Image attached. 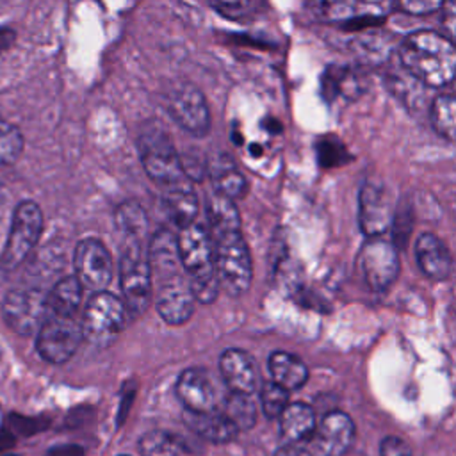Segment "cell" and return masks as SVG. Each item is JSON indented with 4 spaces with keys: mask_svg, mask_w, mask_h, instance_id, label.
<instances>
[{
    "mask_svg": "<svg viewBox=\"0 0 456 456\" xmlns=\"http://www.w3.org/2000/svg\"><path fill=\"white\" fill-rule=\"evenodd\" d=\"M146 256L159 315L171 326L183 324L191 319L196 299L180 264L176 235L169 230H159L150 242Z\"/></svg>",
    "mask_w": 456,
    "mask_h": 456,
    "instance_id": "1",
    "label": "cell"
},
{
    "mask_svg": "<svg viewBox=\"0 0 456 456\" xmlns=\"http://www.w3.org/2000/svg\"><path fill=\"white\" fill-rule=\"evenodd\" d=\"M399 62L422 86L442 87L454 78L456 50L445 36L435 30H417L399 45Z\"/></svg>",
    "mask_w": 456,
    "mask_h": 456,
    "instance_id": "2",
    "label": "cell"
},
{
    "mask_svg": "<svg viewBox=\"0 0 456 456\" xmlns=\"http://www.w3.org/2000/svg\"><path fill=\"white\" fill-rule=\"evenodd\" d=\"M176 248L194 299L203 305L214 303L221 287L214 267V244L208 230L198 223L178 230Z\"/></svg>",
    "mask_w": 456,
    "mask_h": 456,
    "instance_id": "3",
    "label": "cell"
},
{
    "mask_svg": "<svg viewBox=\"0 0 456 456\" xmlns=\"http://www.w3.org/2000/svg\"><path fill=\"white\" fill-rule=\"evenodd\" d=\"M214 244V267L221 290L232 297L242 296L253 278V264L248 242L240 230L210 233Z\"/></svg>",
    "mask_w": 456,
    "mask_h": 456,
    "instance_id": "4",
    "label": "cell"
},
{
    "mask_svg": "<svg viewBox=\"0 0 456 456\" xmlns=\"http://www.w3.org/2000/svg\"><path fill=\"white\" fill-rule=\"evenodd\" d=\"M139 153L146 175L160 189L189 180L182 169L180 155L160 123L153 121L142 126L139 135Z\"/></svg>",
    "mask_w": 456,
    "mask_h": 456,
    "instance_id": "5",
    "label": "cell"
},
{
    "mask_svg": "<svg viewBox=\"0 0 456 456\" xmlns=\"http://www.w3.org/2000/svg\"><path fill=\"white\" fill-rule=\"evenodd\" d=\"M119 287L123 305L132 315H141L148 310L153 299L151 273L148 256L142 253L141 240H126L119 258Z\"/></svg>",
    "mask_w": 456,
    "mask_h": 456,
    "instance_id": "6",
    "label": "cell"
},
{
    "mask_svg": "<svg viewBox=\"0 0 456 456\" xmlns=\"http://www.w3.org/2000/svg\"><path fill=\"white\" fill-rule=\"evenodd\" d=\"M128 322V312L123 301L109 290L94 292L86 305L80 322L82 337L94 346H109Z\"/></svg>",
    "mask_w": 456,
    "mask_h": 456,
    "instance_id": "7",
    "label": "cell"
},
{
    "mask_svg": "<svg viewBox=\"0 0 456 456\" xmlns=\"http://www.w3.org/2000/svg\"><path fill=\"white\" fill-rule=\"evenodd\" d=\"M43 232V212L37 203L25 200L14 208L9 237L0 256L4 269H16L36 248Z\"/></svg>",
    "mask_w": 456,
    "mask_h": 456,
    "instance_id": "8",
    "label": "cell"
},
{
    "mask_svg": "<svg viewBox=\"0 0 456 456\" xmlns=\"http://www.w3.org/2000/svg\"><path fill=\"white\" fill-rule=\"evenodd\" d=\"M5 322L20 335H34L48 317L46 294L41 289H12L2 301Z\"/></svg>",
    "mask_w": 456,
    "mask_h": 456,
    "instance_id": "9",
    "label": "cell"
},
{
    "mask_svg": "<svg viewBox=\"0 0 456 456\" xmlns=\"http://www.w3.org/2000/svg\"><path fill=\"white\" fill-rule=\"evenodd\" d=\"M358 269L372 290H387L399 274L397 248L394 242H388L383 237L369 239L360 249Z\"/></svg>",
    "mask_w": 456,
    "mask_h": 456,
    "instance_id": "10",
    "label": "cell"
},
{
    "mask_svg": "<svg viewBox=\"0 0 456 456\" xmlns=\"http://www.w3.org/2000/svg\"><path fill=\"white\" fill-rule=\"evenodd\" d=\"M82 328L73 317L48 315L37 331L36 347L50 363L68 362L82 342Z\"/></svg>",
    "mask_w": 456,
    "mask_h": 456,
    "instance_id": "11",
    "label": "cell"
},
{
    "mask_svg": "<svg viewBox=\"0 0 456 456\" xmlns=\"http://www.w3.org/2000/svg\"><path fill=\"white\" fill-rule=\"evenodd\" d=\"M75 278L91 292H102L112 280V256L98 239H84L77 244L73 255Z\"/></svg>",
    "mask_w": 456,
    "mask_h": 456,
    "instance_id": "12",
    "label": "cell"
},
{
    "mask_svg": "<svg viewBox=\"0 0 456 456\" xmlns=\"http://www.w3.org/2000/svg\"><path fill=\"white\" fill-rule=\"evenodd\" d=\"M171 118L189 134L200 137L210 128V112L203 93L192 84H180L167 94Z\"/></svg>",
    "mask_w": 456,
    "mask_h": 456,
    "instance_id": "13",
    "label": "cell"
},
{
    "mask_svg": "<svg viewBox=\"0 0 456 456\" xmlns=\"http://www.w3.org/2000/svg\"><path fill=\"white\" fill-rule=\"evenodd\" d=\"M394 208L388 191L383 183L367 180L358 194V224L372 239L381 237L392 224Z\"/></svg>",
    "mask_w": 456,
    "mask_h": 456,
    "instance_id": "14",
    "label": "cell"
},
{
    "mask_svg": "<svg viewBox=\"0 0 456 456\" xmlns=\"http://www.w3.org/2000/svg\"><path fill=\"white\" fill-rule=\"evenodd\" d=\"M176 395L187 411H214L216 410V385L205 369H185L176 381Z\"/></svg>",
    "mask_w": 456,
    "mask_h": 456,
    "instance_id": "15",
    "label": "cell"
},
{
    "mask_svg": "<svg viewBox=\"0 0 456 456\" xmlns=\"http://www.w3.org/2000/svg\"><path fill=\"white\" fill-rule=\"evenodd\" d=\"M219 370L230 392L251 395L256 390L258 369L246 351L226 349L219 358Z\"/></svg>",
    "mask_w": 456,
    "mask_h": 456,
    "instance_id": "16",
    "label": "cell"
},
{
    "mask_svg": "<svg viewBox=\"0 0 456 456\" xmlns=\"http://www.w3.org/2000/svg\"><path fill=\"white\" fill-rule=\"evenodd\" d=\"M415 258L424 273L431 280H445L452 269V258L445 242L435 233H422L415 242Z\"/></svg>",
    "mask_w": 456,
    "mask_h": 456,
    "instance_id": "17",
    "label": "cell"
},
{
    "mask_svg": "<svg viewBox=\"0 0 456 456\" xmlns=\"http://www.w3.org/2000/svg\"><path fill=\"white\" fill-rule=\"evenodd\" d=\"M321 449L328 456L344 454L354 440V424L344 411H330L322 417L317 435Z\"/></svg>",
    "mask_w": 456,
    "mask_h": 456,
    "instance_id": "18",
    "label": "cell"
},
{
    "mask_svg": "<svg viewBox=\"0 0 456 456\" xmlns=\"http://www.w3.org/2000/svg\"><path fill=\"white\" fill-rule=\"evenodd\" d=\"M322 94L326 102L356 100L365 89V78L362 71L349 66H330L322 75Z\"/></svg>",
    "mask_w": 456,
    "mask_h": 456,
    "instance_id": "19",
    "label": "cell"
},
{
    "mask_svg": "<svg viewBox=\"0 0 456 456\" xmlns=\"http://www.w3.org/2000/svg\"><path fill=\"white\" fill-rule=\"evenodd\" d=\"M162 201L178 230L196 223L198 196L191 180L178 182L162 189Z\"/></svg>",
    "mask_w": 456,
    "mask_h": 456,
    "instance_id": "20",
    "label": "cell"
},
{
    "mask_svg": "<svg viewBox=\"0 0 456 456\" xmlns=\"http://www.w3.org/2000/svg\"><path fill=\"white\" fill-rule=\"evenodd\" d=\"M207 171L210 173L216 194L224 196L232 201L246 194V189H248L246 176L242 175V171L237 167V164L230 155L219 153L217 157H214Z\"/></svg>",
    "mask_w": 456,
    "mask_h": 456,
    "instance_id": "21",
    "label": "cell"
},
{
    "mask_svg": "<svg viewBox=\"0 0 456 456\" xmlns=\"http://www.w3.org/2000/svg\"><path fill=\"white\" fill-rule=\"evenodd\" d=\"M183 422L191 431L212 444H226L237 436V428L221 411H183Z\"/></svg>",
    "mask_w": 456,
    "mask_h": 456,
    "instance_id": "22",
    "label": "cell"
},
{
    "mask_svg": "<svg viewBox=\"0 0 456 456\" xmlns=\"http://www.w3.org/2000/svg\"><path fill=\"white\" fill-rule=\"evenodd\" d=\"M269 372L273 383L287 392L301 388L308 379V369L301 358L287 351H274L269 356Z\"/></svg>",
    "mask_w": 456,
    "mask_h": 456,
    "instance_id": "23",
    "label": "cell"
},
{
    "mask_svg": "<svg viewBox=\"0 0 456 456\" xmlns=\"http://www.w3.org/2000/svg\"><path fill=\"white\" fill-rule=\"evenodd\" d=\"M280 429L290 444L310 440L315 431V413L305 403H290L280 415Z\"/></svg>",
    "mask_w": 456,
    "mask_h": 456,
    "instance_id": "24",
    "label": "cell"
},
{
    "mask_svg": "<svg viewBox=\"0 0 456 456\" xmlns=\"http://www.w3.org/2000/svg\"><path fill=\"white\" fill-rule=\"evenodd\" d=\"M82 285L75 276L61 278L50 292H46L48 315L73 317L82 301Z\"/></svg>",
    "mask_w": 456,
    "mask_h": 456,
    "instance_id": "25",
    "label": "cell"
},
{
    "mask_svg": "<svg viewBox=\"0 0 456 456\" xmlns=\"http://www.w3.org/2000/svg\"><path fill=\"white\" fill-rule=\"evenodd\" d=\"M114 224L128 240H141L148 228V217L137 201L126 200L118 205L114 212Z\"/></svg>",
    "mask_w": 456,
    "mask_h": 456,
    "instance_id": "26",
    "label": "cell"
},
{
    "mask_svg": "<svg viewBox=\"0 0 456 456\" xmlns=\"http://www.w3.org/2000/svg\"><path fill=\"white\" fill-rule=\"evenodd\" d=\"M207 217L210 230L208 233H219L228 230H240V216L235 207V201L214 194L207 207Z\"/></svg>",
    "mask_w": 456,
    "mask_h": 456,
    "instance_id": "27",
    "label": "cell"
},
{
    "mask_svg": "<svg viewBox=\"0 0 456 456\" xmlns=\"http://www.w3.org/2000/svg\"><path fill=\"white\" fill-rule=\"evenodd\" d=\"M221 413L237 428V431L249 429L256 422V406L251 395L246 394L230 392L224 401V410Z\"/></svg>",
    "mask_w": 456,
    "mask_h": 456,
    "instance_id": "28",
    "label": "cell"
},
{
    "mask_svg": "<svg viewBox=\"0 0 456 456\" xmlns=\"http://www.w3.org/2000/svg\"><path fill=\"white\" fill-rule=\"evenodd\" d=\"M454 114H456V102L452 94H440L433 100L431 125L435 132L444 139H447L449 142L454 141V134H456Z\"/></svg>",
    "mask_w": 456,
    "mask_h": 456,
    "instance_id": "29",
    "label": "cell"
},
{
    "mask_svg": "<svg viewBox=\"0 0 456 456\" xmlns=\"http://www.w3.org/2000/svg\"><path fill=\"white\" fill-rule=\"evenodd\" d=\"M142 456H178L183 451L182 442L167 431H150L139 442Z\"/></svg>",
    "mask_w": 456,
    "mask_h": 456,
    "instance_id": "30",
    "label": "cell"
},
{
    "mask_svg": "<svg viewBox=\"0 0 456 456\" xmlns=\"http://www.w3.org/2000/svg\"><path fill=\"white\" fill-rule=\"evenodd\" d=\"M23 151V135L20 128L0 119V169L14 164Z\"/></svg>",
    "mask_w": 456,
    "mask_h": 456,
    "instance_id": "31",
    "label": "cell"
},
{
    "mask_svg": "<svg viewBox=\"0 0 456 456\" xmlns=\"http://www.w3.org/2000/svg\"><path fill=\"white\" fill-rule=\"evenodd\" d=\"M260 404L267 419H276L281 415V411L289 404V392L280 385L267 381L262 385V390H260Z\"/></svg>",
    "mask_w": 456,
    "mask_h": 456,
    "instance_id": "32",
    "label": "cell"
},
{
    "mask_svg": "<svg viewBox=\"0 0 456 456\" xmlns=\"http://www.w3.org/2000/svg\"><path fill=\"white\" fill-rule=\"evenodd\" d=\"M442 5L444 4L438 0H408V2H399L395 7L406 14H428L442 9Z\"/></svg>",
    "mask_w": 456,
    "mask_h": 456,
    "instance_id": "33",
    "label": "cell"
},
{
    "mask_svg": "<svg viewBox=\"0 0 456 456\" xmlns=\"http://www.w3.org/2000/svg\"><path fill=\"white\" fill-rule=\"evenodd\" d=\"M379 456H411V449L403 438L387 436L381 440Z\"/></svg>",
    "mask_w": 456,
    "mask_h": 456,
    "instance_id": "34",
    "label": "cell"
},
{
    "mask_svg": "<svg viewBox=\"0 0 456 456\" xmlns=\"http://www.w3.org/2000/svg\"><path fill=\"white\" fill-rule=\"evenodd\" d=\"M274 456H312L301 444H287L280 447Z\"/></svg>",
    "mask_w": 456,
    "mask_h": 456,
    "instance_id": "35",
    "label": "cell"
},
{
    "mask_svg": "<svg viewBox=\"0 0 456 456\" xmlns=\"http://www.w3.org/2000/svg\"><path fill=\"white\" fill-rule=\"evenodd\" d=\"M14 41V32L11 28H0V53L7 50Z\"/></svg>",
    "mask_w": 456,
    "mask_h": 456,
    "instance_id": "36",
    "label": "cell"
},
{
    "mask_svg": "<svg viewBox=\"0 0 456 456\" xmlns=\"http://www.w3.org/2000/svg\"><path fill=\"white\" fill-rule=\"evenodd\" d=\"M121 456H125V454H121Z\"/></svg>",
    "mask_w": 456,
    "mask_h": 456,
    "instance_id": "37",
    "label": "cell"
}]
</instances>
